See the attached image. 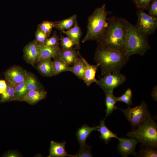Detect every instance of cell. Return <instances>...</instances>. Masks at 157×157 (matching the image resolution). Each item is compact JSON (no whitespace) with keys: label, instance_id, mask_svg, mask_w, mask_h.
Wrapping results in <instances>:
<instances>
[{"label":"cell","instance_id":"31","mask_svg":"<svg viewBox=\"0 0 157 157\" xmlns=\"http://www.w3.org/2000/svg\"><path fill=\"white\" fill-rule=\"evenodd\" d=\"M38 26L49 37L51 33L53 28L54 27V23L49 21H44L39 24Z\"/></svg>","mask_w":157,"mask_h":157},{"label":"cell","instance_id":"6","mask_svg":"<svg viewBox=\"0 0 157 157\" xmlns=\"http://www.w3.org/2000/svg\"><path fill=\"white\" fill-rule=\"evenodd\" d=\"M125 115L133 129L152 117L149 112L148 107L144 101L139 105L133 108L130 106L126 109L118 108Z\"/></svg>","mask_w":157,"mask_h":157},{"label":"cell","instance_id":"5","mask_svg":"<svg viewBox=\"0 0 157 157\" xmlns=\"http://www.w3.org/2000/svg\"><path fill=\"white\" fill-rule=\"evenodd\" d=\"M127 136L146 145L157 148V125L152 117L129 132Z\"/></svg>","mask_w":157,"mask_h":157},{"label":"cell","instance_id":"21","mask_svg":"<svg viewBox=\"0 0 157 157\" xmlns=\"http://www.w3.org/2000/svg\"><path fill=\"white\" fill-rule=\"evenodd\" d=\"M84 58L80 53L79 56L74 64L70 67L69 71L70 72L79 79L83 80L85 69V64Z\"/></svg>","mask_w":157,"mask_h":157},{"label":"cell","instance_id":"38","mask_svg":"<svg viewBox=\"0 0 157 157\" xmlns=\"http://www.w3.org/2000/svg\"><path fill=\"white\" fill-rule=\"evenodd\" d=\"M20 156L19 154L14 151H9L5 154L4 155V156L7 157H17Z\"/></svg>","mask_w":157,"mask_h":157},{"label":"cell","instance_id":"24","mask_svg":"<svg viewBox=\"0 0 157 157\" xmlns=\"http://www.w3.org/2000/svg\"><path fill=\"white\" fill-rule=\"evenodd\" d=\"M26 85L28 91L30 90H44V88L36 77L27 72Z\"/></svg>","mask_w":157,"mask_h":157},{"label":"cell","instance_id":"8","mask_svg":"<svg viewBox=\"0 0 157 157\" xmlns=\"http://www.w3.org/2000/svg\"><path fill=\"white\" fill-rule=\"evenodd\" d=\"M136 26L143 33L148 36L153 34L157 28V17L147 14L144 10L139 9L137 12Z\"/></svg>","mask_w":157,"mask_h":157},{"label":"cell","instance_id":"19","mask_svg":"<svg viewBox=\"0 0 157 157\" xmlns=\"http://www.w3.org/2000/svg\"><path fill=\"white\" fill-rule=\"evenodd\" d=\"M62 32L74 41L75 43L74 48L76 49H80V41L82 32L77 21L71 28L67 31H63Z\"/></svg>","mask_w":157,"mask_h":157},{"label":"cell","instance_id":"17","mask_svg":"<svg viewBox=\"0 0 157 157\" xmlns=\"http://www.w3.org/2000/svg\"><path fill=\"white\" fill-rule=\"evenodd\" d=\"M79 53L74 48L67 50L61 49L58 58L63 60L69 66H72L78 58Z\"/></svg>","mask_w":157,"mask_h":157},{"label":"cell","instance_id":"9","mask_svg":"<svg viewBox=\"0 0 157 157\" xmlns=\"http://www.w3.org/2000/svg\"><path fill=\"white\" fill-rule=\"evenodd\" d=\"M117 139L119 142L117 147V150L122 156L127 157L131 155L134 156H136L135 147L139 142L137 139L134 138L124 137L118 138Z\"/></svg>","mask_w":157,"mask_h":157},{"label":"cell","instance_id":"22","mask_svg":"<svg viewBox=\"0 0 157 157\" xmlns=\"http://www.w3.org/2000/svg\"><path fill=\"white\" fill-rule=\"evenodd\" d=\"M106 96L105 104L106 107L105 117L109 116L114 110L117 109L118 107L115 105L117 102L116 97L113 94V91L104 92Z\"/></svg>","mask_w":157,"mask_h":157},{"label":"cell","instance_id":"28","mask_svg":"<svg viewBox=\"0 0 157 157\" xmlns=\"http://www.w3.org/2000/svg\"><path fill=\"white\" fill-rule=\"evenodd\" d=\"M139 156L142 157H157V148L141 144Z\"/></svg>","mask_w":157,"mask_h":157},{"label":"cell","instance_id":"37","mask_svg":"<svg viewBox=\"0 0 157 157\" xmlns=\"http://www.w3.org/2000/svg\"><path fill=\"white\" fill-rule=\"evenodd\" d=\"M7 88L6 81L5 80H0V94H2L5 90Z\"/></svg>","mask_w":157,"mask_h":157},{"label":"cell","instance_id":"1","mask_svg":"<svg viewBox=\"0 0 157 157\" xmlns=\"http://www.w3.org/2000/svg\"><path fill=\"white\" fill-rule=\"evenodd\" d=\"M107 20L108 27L97 42L98 45L124 53L126 19L113 16Z\"/></svg>","mask_w":157,"mask_h":157},{"label":"cell","instance_id":"20","mask_svg":"<svg viewBox=\"0 0 157 157\" xmlns=\"http://www.w3.org/2000/svg\"><path fill=\"white\" fill-rule=\"evenodd\" d=\"M104 119L100 121V124L98 126L97 131L100 133L99 138L104 140L106 144H107L112 138H118L117 133H114L110 131L106 126Z\"/></svg>","mask_w":157,"mask_h":157},{"label":"cell","instance_id":"12","mask_svg":"<svg viewBox=\"0 0 157 157\" xmlns=\"http://www.w3.org/2000/svg\"><path fill=\"white\" fill-rule=\"evenodd\" d=\"M98 127V126L91 127L86 124H84L78 129L76 134L80 145L79 151L85 149L88 145L86 143V140L92 132L97 130Z\"/></svg>","mask_w":157,"mask_h":157},{"label":"cell","instance_id":"36","mask_svg":"<svg viewBox=\"0 0 157 157\" xmlns=\"http://www.w3.org/2000/svg\"><path fill=\"white\" fill-rule=\"evenodd\" d=\"M91 147L88 145L83 150L79 151L75 155L76 157H91L92 156L91 152Z\"/></svg>","mask_w":157,"mask_h":157},{"label":"cell","instance_id":"29","mask_svg":"<svg viewBox=\"0 0 157 157\" xmlns=\"http://www.w3.org/2000/svg\"><path fill=\"white\" fill-rule=\"evenodd\" d=\"M132 92L131 90L128 89L121 96L116 97L117 102H122L126 104L128 106L132 104Z\"/></svg>","mask_w":157,"mask_h":157},{"label":"cell","instance_id":"11","mask_svg":"<svg viewBox=\"0 0 157 157\" xmlns=\"http://www.w3.org/2000/svg\"><path fill=\"white\" fill-rule=\"evenodd\" d=\"M24 58L26 63L33 66L37 63L39 56L38 44L35 40L26 45L24 48Z\"/></svg>","mask_w":157,"mask_h":157},{"label":"cell","instance_id":"3","mask_svg":"<svg viewBox=\"0 0 157 157\" xmlns=\"http://www.w3.org/2000/svg\"><path fill=\"white\" fill-rule=\"evenodd\" d=\"M125 26V54L129 58L135 54L143 56L151 48L148 40V36L126 19Z\"/></svg>","mask_w":157,"mask_h":157},{"label":"cell","instance_id":"18","mask_svg":"<svg viewBox=\"0 0 157 157\" xmlns=\"http://www.w3.org/2000/svg\"><path fill=\"white\" fill-rule=\"evenodd\" d=\"M47 94V92L44 90H30L28 92L22 101H25L30 105H34L44 99Z\"/></svg>","mask_w":157,"mask_h":157},{"label":"cell","instance_id":"25","mask_svg":"<svg viewBox=\"0 0 157 157\" xmlns=\"http://www.w3.org/2000/svg\"><path fill=\"white\" fill-rule=\"evenodd\" d=\"M7 88L0 97V102L4 103L16 101L15 96V86L6 81Z\"/></svg>","mask_w":157,"mask_h":157},{"label":"cell","instance_id":"39","mask_svg":"<svg viewBox=\"0 0 157 157\" xmlns=\"http://www.w3.org/2000/svg\"><path fill=\"white\" fill-rule=\"evenodd\" d=\"M153 99L157 101V86H155L153 88L151 92Z\"/></svg>","mask_w":157,"mask_h":157},{"label":"cell","instance_id":"33","mask_svg":"<svg viewBox=\"0 0 157 157\" xmlns=\"http://www.w3.org/2000/svg\"><path fill=\"white\" fill-rule=\"evenodd\" d=\"M60 38L55 33H54L52 36L48 38L44 43L46 45L49 47L59 46V41Z\"/></svg>","mask_w":157,"mask_h":157},{"label":"cell","instance_id":"10","mask_svg":"<svg viewBox=\"0 0 157 157\" xmlns=\"http://www.w3.org/2000/svg\"><path fill=\"white\" fill-rule=\"evenodd\" d=\"M4 74L6 81L15 86L26 81L27 72L19 67L14 66L6 70Z\"/></svg>","mask_w":157,"mask_h":157},{"label":"cell","instance_id":"2","mask_svg":"<svg viewBox=\"0 0 157 157\" xmlns=\"http://www.w3.org/2000/svg\"><path fill=\"white\" fill-rule=\"evenodd\" d=\"M129 58L119 51L98 45L94 60L99 65L102 76L114 72H120Z\"/></svg>","mask_w":157,"mask_h":157},{"label":"cell","instance_id":"14","mask_svg":"<svg viewBox=\"0 0 157 157\" xmlns=\"http://www.w3.org/2000/svg\"><path fill=\"white\" fill-rule=\"evenodd\" d=\"M66 142H56L52 140L51 142L49 155L48 157H76L75 155H70L65 149Z\"/></svg>","mask_w":157,"mask_h":157},{"label":"cell","instance_id":"26","mask_svg":"<svg viewBox=\"0 0 157 157\" xmlns=\"http://www.w3.org/2000/svg\"><path fill=\"white\" fill-rule=\"evenodd\" d=\"M53 62L55 76L63 72L69 71L70 66L63 60L57 57L54 58Z\"/></svg>","mask_w":157,"mask_h":157},{"label":"cell","instance_id":"27","mask_svg":"<svg viewBox=\"0 0 157 157\" xmlns=\"http://www.w3.org/2000/svg\"><path fill=\"white\" fill-rule=\"evenodd\" d=\"M28 92L26 81L16 85L15 86V96L16 101H22Z\"/></svg>","mask_w":157,"mask_h":157},{"label":"cell","instance_id":"7","mask_svg":"<svg viewBox=\"0 0 157 157\" xmlns=\"http://www.w3.org/2000/svg\"><path fill=\"white\" fill-rule=\"evenodd\" d=\"M126 80V76L120 72L109 73L97 80L96 84L105 91H113Z\"/></svg>","mask_w":157,"mask_h":157},{"label":"cell","instance_id":"30","mask_svg":"<svg viewBox=\"0 0 157 157\" xmlns=\"http://www.w3.org/2000/svg\"><path fill=\"white\" fill-rule=\"evenodd\" d=\"M60 40L61 49H69L73 48L75 46V43L74 41L69 37L62 36Z\"/></svg>","mask_w":157,"mask_h":157},{"label":"cell","instance_id":"23","mask_svg":"<svg viewBox=\"0 0 157 157\" xmlns=\"http://www.w3.org/2000/svg\"><path fill=\"white\" fill-rule=\"evenodd\" d=\"M77 21V15L74 14L67 18L54 22V27L62 32L67 31L72 27Z\"/></svg>","mask_w":157,"mask_h":157},{"label":"cell","instance_id":"16","mask_svg":"<svg viewBox=\"0 0 157 157\" xmlns=\"http://www.w3.org/2000/svg\"><path fill=\"white\" fill-rule=\"evenodd\" d=\"M37 63V69L42 75L48 77L55 76L53 62L51 58L41 59Z\"/></svg>","mask_w":157,"mask_h":157},{"label":"cell","instance_id":"13","mask_svg":"<svg viewBox=\"0 0 157 157\" xmlns=\"http://www.w3.org/2000/svg\"><path fill=\"white\" fill-rule=\"evenodd\" d=\"M38 44L39 56L38 62L42 59L58 57L61 50V48L59 46L49 47L44 43H39Z\"/></svg>","mask_w":157,"mask_h":157},{"label":"cell","instance_id":"34","mask_svg":"<svg viewBox=\"0 0 157 157\" xmlns=\"http://www.w3.org/2000/svg\"><path fill=\"white\" fill-rule=\"evenodd\" d=\"M138 9L148 10L152 0H133Z\"/></svg>","mask_w":157,"mask_h":157},{"label":"cell","instance_id":"35","mask_svg":"<svg viewBox=\"0 0 157 157\" xmlns=\"http://www.w3.org/2000/svg\"><path fill=\"white\" fill-rule=\"evenodd\" d=\"M148 9V15L154 17H157V0H152Z\"/></svg>","mask_w":157,"mask_h":157},{"label":"cell","instance_id":"4","mask_svg":"<svg viewBox=\"0 0 157 157\" xmlns=\"http://www.w3.org/2000/svg\"><path fill=\"white\" fill-rule=\"evenodd\" d=\"M109 12L106 10V5L96 8L88 19L87 30L82 42L99 40L107 28V16Z\"/></svg>","mask_w":157,"mask_h":157},{"label":"cell","instance_id":"32","mask_svg":"<svg viewBox=\"0 0 157 157\" xmlns=\"http://www.w3.org/2000/svg\"><path fill=\"white\" fill-rule=\"evenodd\" d=\"M49 36L38 26L35 33V40L38 44L44 43Z\"/></svg>","mask_w":157,"mask_h":157},{"label":"cell","instance_id":"15","mask_svg":"<svg viewBox=\"0 0 157 157\" xmlns=\"http://www.w3.org/2000/svg\"><path fill=\"white\" fill-rule=\"evenodd\" d=\"M83 60L85 64V69L83 80L88 86L92 83H96L97 82L95 75L99 65L97 64L95 65L90 64L84 58Z\"/></svg>","mask_w":157,"mask_h":157}]
</instances>
